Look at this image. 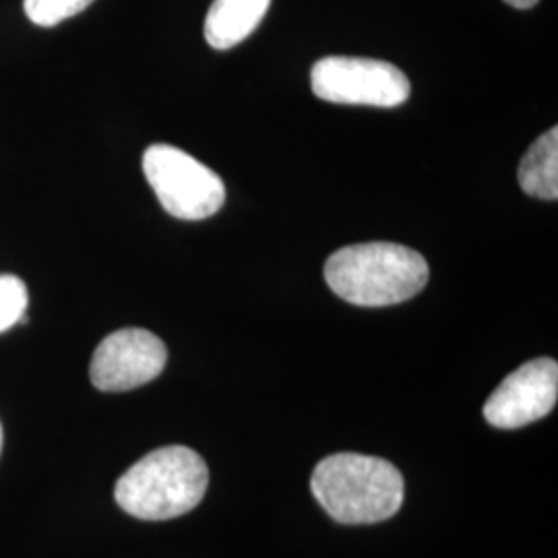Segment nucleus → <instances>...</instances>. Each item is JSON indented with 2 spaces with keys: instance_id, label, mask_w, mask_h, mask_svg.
<instances>
[{
  "instance_id": "obj_10",
  "label": "nucleus",
  "mask_w": 558,
  "mask_h": 558,
  "mask_svg": "<svg viewBox=\"0 0 558 558\" xmlns=\"http://www.w3.org/2000/svg\"><path fill=\"white\" fill-rule=\"evenodd\" d=\"M94 0H23L27 20L40 27H54L83 13Z\"/></svg>"
},
{
  "instance_id": "obj_13",
  "label": "nucleus",
  "mask_w": 558,
  "mask_h": 558,
  "mask_svg": "<svg viewBox=\"0 0 558 558\" xmlns=\"http://www.w3.org/2000/svg\"><path fill=\"white\" fill-rule=\"evenodd\" d=\"M0 453H2V424H0Z\"/></svg>"
},
{
  "instance_id": "obj_1",
  "label": "nucleus",
  "mask_w": 558,
  "mask_h": 558,
  "mask_svg": "<svg viewBox=\"0 0 558 558\" xmlns=\"http://www.w3.org/2000/svg\"><path fill=\"white\" fill-rule=\"evenodd\" d=\"M428 276V263L420 253L393 242L352 244L325 263V279L339 299L373 308L414 299Z\"/></svg>"
},
{
  "instance_id": "obj_6",
  "label": "nucleus",
  "mask_w": 558,
  "mask_h": 558,
  "mask_svg": "<svg viewBox=\"0 0 558 558\" xmlns=\"http://www.w3.org/2000/svg\"><path fill=\"white\" fill-rule=\"evenodd\" d=\"M166 362L168 350L158 336L145 329H120L101 339L89 377L96 389L120 393L158 379Z\"/></svg>"
},
{
  "instance_id": "obj_12",
  "label": "nucleus",
  "mask_w": 558,
  "mask_h": 558,
  "mask_svg": "<svg viewBox=\"0 0 558 558\" xmlns=\"http://www.w3.org/2000/svg\"><path fill=\"white\" fill-rule=\"evenodd\" d=\"M505 2L515 7V9H532V7L538 4L539 0H505Z\"/></svg>"
},
{
  "instance_id": "obj_7",
  "label": "nucleus",
  "mask_w": 558,
  "mask_h": 558,
  "mask_svg": "<svg viewBox=\"0 0 558 558\" xmlns=\"http://www.w3.org/2000/svg\"><path fill=\"white\" fill-rule=\"evenodd\" d=\"M557 399V360H530L495 389L484 403V418L495 428H521L548 416Z\"/></svg>"
},
{
  "instance_id": "obj_9",
  "label": "nucleus",
  "mask_w": 558,
  "mask_h": 558,
  "mask_svg": "<svg viewBox=\"0 0 558 558\" xmlns=\"http://www.w3.org/2000/svg\"><path fill=\"white\" fill-rule=\"evenodd\" d=\"M519 184L525 195L536 199H558V129L544 133L523 156Z\"/></svg>"
},
{
  "instance_id": "obj_5",
  "label": "nucleus",
  "mask_w": 558,
  "mask_h": 558,
  "mask_svg": "<svg viewBox=\"0 0 558 558\" xmlns=\"http://www.w3.org/2000/svg\"><path fill=\"white\" fill-rule=\"evenodd\" d=\"M319 100L350 106L396 108L410 98L412 85L396 64L383 60L327 57L311 73Z\"/></svg>"
},
{
  "instance_id": "obj_4",
  "label": "nucleus",
  "mask_w": 558,
  "mask_h": 558,
  "mask_svg": "<svg viewBox=\"0 0 558 558\" xmlns=\"http://www.w3.org/2000/svg\"><path fill=\"white\" fill-rule=\"evenodd\" d=\"M143 172L172 218L207 220L220 211L226 201L220 174L179 147L151 145L143 156Z\"/></svg>"
},
{
  "instance_id": "obj_3",
  "label": "nucleus",
  "mask_w": 558,
  "mask_h": 558,
  "mask_svg": "<svg viewBox=\"0 0 558 558\" xmlns=\"http://www.w3.org/2000/svg\"><path fill=\"white\" fill-rule=\"evenodd\" d=\"M209 470L197 451L172 445L151 451L129 468L114 488L122 511L145 521L180 518L199 505Z\"/></svg>"
},
{
  "instance_id": "obj_2",
  "label": "nucleus",
  "mask_w": 558,
  "mask_h": 558,
  "mask_svg": "<svg viewBox=\"0 0 558 558\" xmlns=\"http://www.w3.org/2000/svg\"><path fill=\"white\" fill-rule=\"evenodd\" d=\"M311 488L320 507L339 523L371 525L398 513L405 484L387 459L336 453L319 461Z\"/></svg>"
},
{
  "instance_id": "obj_8",
  "label": "nucleus",
  "mask_w": 558,
  "mask_h": 558,
  "mask_svg": "<svg viewBox=\"0 0 558 558\" xmlns=\"http://www.w3.org/2000/svg\"><path fill=\"white\" fill-rule=\"evenodd\" d=\"M271 0H214L205 17V40L216 50H230L246 40L267 15Z\"/></svg>"
},
{
  "instance_id": "obj_11",
  "label": "nucleus",
  "mask_w": 558,
  "mask_h": 558,
  "mask_svg": "<svg viewBox=\"0 0 558 558\" xmlns=\"http://www.w3.org/2000/svg\"><path fill=\"white\" fill-rule=\"evenodd\" d=\"M27 288L15 276H0V333L25 320Z\"/></svg>"
}]
</instances>
